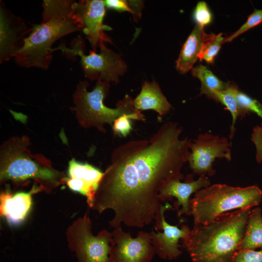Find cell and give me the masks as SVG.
<instances>
[{"label":"cell","mask_w":262,"mask_h":262,"mask_svg":"<svg viewBox=\"0 0 262 262\" xmlns=\"http://www.w3.org/2000/svg\"><path fill=\"white\" fill-rule=\"evenodd\" d=\"M182 131L177 122L168 121L149 139L130 141L113 150L92 207L99 213L113 211L111 227L142 228L154 221L155 229H162V213L172 207L161 204L160 193L183 179L190 152L192 140L181 138Z\"/></svg>","instance_id":"6da1fadb"},{"label":"cell","mask_w":262,"mask_h":262,"mask_svg":"<svg viewBox=\"0 0 262 262\" xmlns=\"http://www.w3.org/2000/svg\"><path fill=\"white\" fill-rule=\"evenodd\" d=\"M76 1L72 0H44L42 20L33 25L23 46L14 57L20 66L47 69L52 59V46L67 34L82 30L75 13Z\"/></svg>","instance_id":"7a4b0ae2"},{"label":"cell","mask_w":262,"mask_h":262,"mask_svg":"<svg viewBox=\"0 0 262 262\" xmlns=\"http://www.w3.org/2000/svg\"><path fill=\"white\" fill-rule=\"evenodd\" d=\"M251 208L223 213L206 225H194L182 239L193 262H232L244 236Z\"/></svg>","instance_id":"3957f363"},{"label":"cell","mask_w":262,"mask_h":262,"mask_svg":"<svg viewBox=\"0 0 262 262\" xmlns=\"http://www.w3.org/2000/svg\"><path fill=\"white\" fill-rule=\"evenodd\" d=\"M31 142L23 135L12 136L0 147V182L21 183L33 180L42 191L51 193L65 183V174L53 168L42 154H33L29 148Z\"/></svg>","instance_id":"277c9868"},{"label":"cell","mask_w":262,"mask_h":262,"mask_svg":"<svg viewBox=\"0 0 262 262\" xmlns=\"http://www.w3.org/2000/svg\"><path fill=\"white\" fill-rule=\"evenodd\" d=\"M88 85L86 80L81 81L72 96L73 106L71 109L82 128H94L105 133V125L112 126L121 116L142 114L135 109L133 99L128 95L117 102L115 108L106 106L104 100L109 93L110 82L98 80L91 91L87 89Z\"/></svg>","instance_id":"5b68a950"},{"label":"cell","mask_w":262,"mask_h":262,"mask_svg":"<svg viewBox=\"0 0 262 262\" xmlns=\"http://www.w3.org/2000/svg\"><path fill=\"white\" fill-rule=\"evenodd\" d=\"M262 198V190L255 185H210L197 191L190 199V215L194 225H206L229 211L258 205Z\"/></svg>","instance_id":"8992f818"},{"label":"cell","mask_w":262,"mask_h":262,"mask_svg":"<svg viewBox=\"0 0 262 262\" xmlns=\"http://www.w3.org/2000/svg\"><path fill=\"white\" fill-rule=\"evenodd\" d=\"M99 47V53L92 50L88 55H85L83 41L80 36L73 40L71 48L61 44L58 48L52 49V51L60 50L67 55L79 56L87 79L118 83L119 77L126 71V63L118 54L107 48L104 42L101 43Z\"/></svg>","instance_id":"52a82bcc"},{"label":"cell","mask_w":262,"mask_h":262,"mask_svg":"<svg viewBox=\"0 0 262 262\" xmlns=\"http://www.w3.org/2000/svg\"><path fill=\"white\" fill-rule=\"evenodd\" d=\"M92 221L85 213L67 228L66 238L78 262H110L112 232L103 229L97 235L92 231Z\"/></svg>","instance_id":"ba28073f"},{"label":"cell","mask_w":262,"mask_h":262,"mask_svg":"<svg viewBox=\"0 0 262 262\" xmlns=\"http://www.w3.org/2000/svg\"><path fill=\"white\" fill-rule=\"evenodd\" d=\"M231 145L226 137L208 132L199 134L192 142L188 162L190 169L200 176H212L213 163L216 158L231 160Z\"/></svg>","instance_id":"9c48e42d"},{"label":"cell","mask_w":262,"mask_h":262,"mask_svg":"<svg viewBox=\"0 0 262 262\" xmlns=\"http://www.w3.org/2000/svg\"><path fill=\"white\" fill-rule=\"evenodd\" d=\"M110 262H151L155 254L149 232L140 231L133 238L121 227L112 232Z\"/></svg>","instance_id":"30bf717a"},{"label":"cell","mask_w":262,"mask_h":262,"mask_svg":"<svg viewBox=\"0 0 262 262\" xmlns=\"http://www.w3.org/2000/svg\"><path fill=\"white\" fill-rule=\"evenodd\" d=\"M31 30L0 2V63L14 58Z\"/></svg>","instance_id":"8fae6325"},{"label":"cell","mask_w":262,"mask_h":262,"mask_svg":"<svg viewBox=\"0 0 262 262\" xmlns=\"http://www.w3.org/2000/svg\"><path fill=\"white\" fill-rule=\"evenodd\" d=\"M75 13L82 26L93 50L102 42H111L103 31L107 29L103 24L105 6L101 0H82L76 2Z\"/></svg>","instance_id":"7c38bea8"},{"label":"cell","mask_w":262,"mask_h":262,"mask_svg":"<svg viewBox=\"0 0 262 262\" xmlns=\"http://www.w3.org/2000/svg\"><path fill=\"white\" fill-rule=\"evenodd\" d=\"M164 213L162 215L161 226L163 232H149L155 254L163 259H177L181 254L179 249V240L183 239L188 234L190 229L186 225L179 228L177 225L168 224L165 220Z\"/></svg>","instance_id":"4fadbf2b"},{"label":"cell","mask_w":262,"mask_h":262,"mask_svg":"<svg viewBox=\"0 0 262 262\" xmlns=\"http://www.w3.org/2000/svg\"><path fill=\"white\" fill-rule=\"evenodd\" d=\"M42 191L38 185H33L28 192H18L14 195L8 191L0 195V214L12 224H18L23 221L31 209L32 195Z\"/></svg>","instance_id":"5bb4252c"},{"label":"cell","mask_w":262,"mask_h":262,"mask_svg":"<svg viewBox=\"0 0 262 262\" xmlns=\"http://www.w3.org/2000/svg\"><path fill=\"white\" fill-rule=\"evenodd\" d=\"M211 185L207 176H200L196 180L185 182L180 180H173L169 183L160 192L159 196L161 201L174 197L177 199V207L181 206L178 213L179 216L183 213L190 215V199L191 195L198 190Z\"/></svg>","instance_id":"9a60e30c"},{"label":"cell","mask_w":262,"mask_h":262,"mask_svg":"<svg viewBox=\"0 0 262 262\" xmlns=\"http://www.w3.org/2000/svg\"><path fill=\"white\" fill-rule=\"evenodd\" d=\"M133 104L137 111L142 112L152 110L160 117L168 113L172 108L155 81L145 82L142 84L140 93L133 99Z\"/></svg>","instance_id":"2e32d148"},{"label":"cell","mask_w":262,"mask_h":262,"mask_svg":"<svg viewBox=\"0 0 262 262\" xmlns=\"http://www.w3.org/2000/svg\"><path fill=\"white\" fill-rule=\"evenodd\" d=\"M204 27L198 24L193 31L184 43L177 61V69L184 73L190 70L199 59L204 35Z\"/></svg>","instance_id":"e0dca14e"},{"label":"cell","mask_w":262,"mask_h":262,"mask_svg":"<svg viewBox=\"0 0 262 262\" xmlns=\"http://www.w3.org/2000/svg\"><path fill=\"white\" fill-rule=\"evenodd\" d=\"M258 248L262 249V215L259 207L251 210L239 250Z\"/></svg>","instance_id":"ac0fdd59"},{"label":"cell","mask_w":262,"mask_h":262,"mask_svg":"<svg viewBox=\"0 0 262 262\" xmlns=\"http://www.w3.org/2000/svg\"><path fill=\"white\" fill-rule=\"evenodd\" d=\"M67 174L68 178L80 180L96 192L103 172L87 163H81L73 158L68 162Z\"/></svg>","instance_id":"d6986e66"},{"label":"cell","mask_w":262,"mask_h":262,"mask_svg":"<svg viewBox=\"0 0 262 262\" xmlns=\"http://www.w3.org/2000/svg\"><path fill=\"white\" fill-rule=\"evenodd\" d=\"M192 73L194 77L201 82V94H205L210 98L212 97L215 92L223 91L229 85L220 81L206 66L199 65L192 69Z\"/></svg>","instance_id":"ffe728a7"},{"label":"cell","mask_w":262,"mask_h":262,"mask_svg":"<svg viewBox=\"0 0 262 262\" xmlns=\"http://www.w3.org/2000/svg\"><path fill=\"white\" fill-rule=\"evenodd\" d=\"M237 89L233 86H229L226 89L214 92L212 98L220 101L225 106L230 112L232 116V123L230 126V139L231 140L235 132V124L238 117L240 115L239 109L236 97V92Z\"/></svg>","instance_id":"44dd1931"},{"label":"cell","mask_w":262,"mask_h":262,"mask_svg":"<svg viewBox=\"0 0 262 262\" xmlns=\"http://www.w3.org/2000/svg\"><path fill=\"white\" fill-rule=\"evenodd\" d=\"M225 39L222 33L209 34L204 33L199 59L200 61L205 60L208 63H213Z\"/></svg>","instance_id":"7402d4cb"},{"label":"cell","mask_w":262,"mask_h":262,"mask_svg":"<svg viewBox=\"0 0 262 262\" xmlns=\"http://www.w3.org/2000/svg\"><path fill=\"white\" fill-rule=\"evenodd\" d=\"M236 97L239 109V116H244L249 112H252L262 118V105L257 100L251 98L238 89L236 92Z\"/></svg>","instance_id":"603a6c76"},{"label":"cell","mask_w":262,"mask_h":262,"mask_svg":"<svg viewBox=\"0 0 262 262\" xmlns=\"http://www.w3.org/2000/svg\"><path fill=\"white\" fill-rule=\"evenodd\" d=\"M144 121L146 118L143 114L139 115H124L116 119L112 127L115 134L126 137L132 130L131 120Z\"/></svg>","instance_id":"cb8c5ba5"},{"label":"cell","mask_w":262,"mask_h":262,"mask_svg":"<svg viewBox=\"0 0 262 262\" xmlns=\"http://www.w3.org/2000/svg\"><path fill=\"white\" fill-rule=\"evenodd\" d=\"M262 22V10H255L248 17L246 21L235 33L226 38L225 42H230L250 28Z\"/></svg>","instance_id":"d4e9b609"},{"label":"cell","mask_w":262,"mask_h":262,"mask_svg":"<svg viewBox=\"0 0 262 262\" xmlns=\"http://www.w3.org/2000/svg\"><path fill=\"white\" fill-rule=\"evenodd\" d=\"M194 17L197 24L202 27L211 22L212 13L205 2L199 1L197 4L194 13Z\"/></svg>","instance_id":"484cf974"},{"label":"cell","mask_w":262,"mask_h":262,"mask_svg":"<svg viewBox=\"0 0 262 262\" xmlns=\"http://www.w3.org/2000/svg\"><path fill=\"white\" fill-rule=\"evenodd\" d=\"M232 262H262V249L240 250L234 256Z\"/></svg>","instance_id":"4316f807"},{"label":"cell","mask_w":262,"mask_h":262,"mask_svg":"<svg viewBox=\"0 0 262 262\" xmlns=\"http://www.w3.org/2000/svg\"><path fill=\"white\" fill-rule=\"evenodd\" d=\"M251 139L256 147V160L262 163V124L253 128Z\"/></svg>","instance_id":"83f0119b"},{"label":"cell","mask_w":262,"mask_h":262,"mask_svg":"<svg viewBox=\"0 0 262 262\" xmlns=\"http://www.w3.org/2000/svg\"><path fill=\"white\" fill-rule=\"evenodd\" d=\"M105 7L119 11H127L134 14L130 2L124 0H103Z\"/></svg>","instance_id":"f1b7e54d"}]
</instances>
